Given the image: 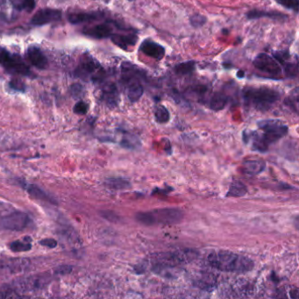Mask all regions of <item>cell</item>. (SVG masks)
<instances>
[{
    "label": "cell",
    "instance_id": "52a82bcc",
    "mask_svg": "<svg viewBox=\"0 0 299 299\" xmlns=\"http://www.w3.org/2000/svg\"><path fill=\"white\" fill-rule=\"evenodd\" d=\"M0 65L10 73L21 75H29L30 70L19 54H11L9 51L0 48Z\"/></svg>",
    "mask_w": 299,
    "mask_h": 299
},
{
    "label": "cell",
    "instance_id": "ffe728a7",
    "mask_svg": "<svg viewBox=\"0 0 299 299\" xmlns=\"http://www.w3.org/2000/svg\"><path fill=\"white\" fill-rule=\"evenodd\" d=\"M196 69V62L187 61L183 63H178L174 67V72L175 75L179 76H184L192 74Z\"/></svg>",
    "mask_w": 299,
    "mask_h": 299
},
{
    "label": "cell",
    "instance_id": "3957f363",
    "mask_svg": "<svg viewBox=\"0 0 299 299\" xmlns=\"http://www.w3.org/2000/svg\"><path fill=\"white\" fill-rule=\"evenodd\" d=\"M259 128L263 131L261 136L254 138L253 149L265 152L270 144L281 140L288 133V126L279 120H263L258 122Z\"/></svg>",
    "mask_w": 299,
    "mask_h": 299
},
{
    "label": "cell",
    "instance_id": "8d00e7d4",
    "mask_svg": "<svg viewBox=\"0 0 299 299\" xmlns=\"http://www.w3.org/2000/svg\"><path fill=\"white\" fill-rule=\"evenodd\" d=\"M237 75H238V77L241 78V77H243V76H244V72H243L242 71H240L239 72H238Z\"/></svg>",
    "mask_w": 299,
    "mask_h": 299
},
{
    "label": "cell",
    "instance_id": "4316f807",
    "mask_svg": "<svg viewBox=\"0 0 299 299\" xmlns=\"http://www.w3.org/2000/svg\"><path fill=\"white\" fill-rule=\"evenodd\" d=\"M207 23V18L202 14H194L190 18V24L194 28H200Z\"/></svg>",
    "mask_w": 299,
    "mask_h": 299
},
{
    "label": "cell",
    "instance_id": "4dcf8cb0",
    "mask_svg": "<svg viewBox=\"0 0 299 299\" xmlns=\"http://www.w3.org/2000/svg\"><path fill=\"white\" fill-rule=\"evenodd\" d=\"M34 7H35V0H21V10L31 12Z\"/></svg>",
    "mask_w": 299,
    "mask_h": 299
},
{
    "label": "cell",
    "instance_id": "d590c367",
    "mask_svg": "<svg viewBox=\"0 0 299 299\" xmlns=\"http://www.w3.org/2000/svg\"><path fill=\"white\" fill-rule=\"evenodd\" d=\"M101 215H102V217H104V219H106L107 221H118V216H117L116 214L112 213V212H109V211H104V212H101Z\"/></svg>",
    "mask_w": 299,
    "mask_h": 299
},
{
    "label": "cell",
    "instance_id": "8992f818",
    "mask_svg": "<svg viewBox=\"0 0 299 299\" xmlns=\"http://www.w3.org/2000/svg\"><path fill=\"white\" fill-rule=\"evenodd\" d=\"M104 70L100 63L93 56L84 54L79 61L75 70V75L83 80H92L93 82H101L104 76Z\"/></svg>",
    "mask_w": 299,
    "mask_h": 299
},
{
    "label": "cell",
    "instance_id": "74e56055",
    "mask_svg": "<svg viewBox=\"0 0 299 299\" xmlns=\"http://www.w3.org/2000/svg\"><path fill=\"white\" fill-rule=\"evenodd\" d=\"M129 1H134V0H129Z\"/></svg>",
    "mask_w": 299,
    "mask_h": 299
},
{
    "label": "cell",
    "instance_id": "d6a6232c",
    "mask_svg": "<svg viewBox=\"0 0 299 299\" xmlns=\"http://www.w3.org/2000/svg\"><path fill=\"white\" fill-rule=\"evenodd\" d=\"M40 244L44 246V247H47L49 249H54L57 246V241L54 239H52V238H47V239H43L40 241Z\"/></svg>",
    "mask_w": 299,
    "mask_h": 299
},
{
    "label": "cell",
    "instance_id": "7402d4cb",
    "mask_svg": "<svg viewBox=\"0 0 299 299\" xmlns=\"http://www.w3.org/2000/svg\"><path fill=\"white\" fill-rule=\"evenodd\" d=\"M105 186L112 190H126L131 187V183L126 179L124 178H109L105 181Z\"/></svg>",
    "mask_w": 299,
    "mask_h": 299
},
{
    "label": "cell",
    "instance_id": "603a6c76",
    "mask_svg": "<svg viewBox=\"0 0 299 299\" xmlns=\"http://www.w3.org/2000/svg\"><path fill=\"white\" fill-rule=\"evenodd\" d=\"M98 14L96 13H74L71 14L68 20L72 23V24H79V23H83V22H87V21H95L98 19Z\"/></svg>",
    "mask_w": 299,
    "mask_h": 299
},
{
    "label": "cell",
    "instance_id": "d4e9b609",
    "mask_svg": "<svg viewBox=\"0 0 299 299\" xmlns=\"http://www.w3.org/2000/svg\"><path fill=\"white\" fill-rule=\"evenodd\" d=\"M26 191H28L30 195L33 196V198H35L37 199L45 200V201L54 204V200L52 199L50 196L48 195L47 193L42 191V189H40L36 185H33V184L27 185Z\"/></svg>",
    "mask_w": 299,
    "mask_h": 299
},
{
    "label": "cell",
    "instance_id": "f1b7e54d",
    "mask_svg": "<svg viewBox=\"0 0 299 299\" xmlns=\"http://www.w3.org/2000/svg\"><path fill=\"white\" fill-rule=\"evenodd\" d=\"M138 145H139V141H138L137 137L133 136V135H129L128 137L124 138L123 142H122V146L128 148V149L136 148Z\"/></svg>",
    "mask_w": 299,
    "mask_h": 299
},
{
    "label": "cell",
    "instance_id": "44dd1931",
    "mask_svg": "<svg viewBox=\"0 0 299 299\" xmlns=\"http://www.w3.org/2000/svg\"><path fill=\"white\" fill-rule=\"evenodd\" d=\"M248 192V188L245 184L241 183L239 180L233 181V183L231 184V186L229 188L228 192H227V197L230 198H241L245 196Z\"/></svg>",
    "mask_w": 299,
    "mask_h": 299
},
{
    "label": "cell",
    "instance_id": "e575fe53",
    "mask_svg": "<svg viewBox=\"0 0 299 299\" xmlns=\"http://www.w3.org/2000/svg\"><path fill=\"white\" fill-rule=\"evenodd\" d=\"M71 270H72V267L69 266V265H62V266L58 267L54 272L58 274H66L71 273Z\"/></svg>",
    "mask_w": 299,
    "mask_h": 299
},
{
    "label": "cell",
    "instance_id": "ba28073f",
    "mask_svg": "<svg viewBox=\"0 0 299 299\" xmlns=\"http://www.w3.org/2000/svg\"><path fill=\"white\" fill-rule=\"evenodd\" d=\"M253 64L259 71L271 75H278L282 73V67L277 60L266 53L258 54L253 59Z\"/></svg>",
    "mask_w": 299,
    "mask_h": 299
},
{
    "label": "cell",
    "instance_id": "5bb4252c",
    "mask_svg": "<svg viewBox=\"0 0 299 299\" xmlns=\"http://www.w3.org/2000/svg\"><path fill=\"white\" fill-rule=\"evenodd\" d=\"M26 54H27V58L29 60L30 63L39 70H45L49 65L46 55L44 54L42 50L39 47L31 45L27 49Z\"/></svg>",
    "mask_w": 299,
    "mask_h": 299
},
{
    "label": "cell",
    "instance_id": "9c48e42d",
    "mask_svg": "<svg viewBox=\"0 0 299 299\" xmlns=\"http://www.w3.org/2000/svg\"><path fill=\"white\" fill-rule=\"evenodd\" d=\"M30 219L24 212H15L4 217L1 221L3 227L12 231H22L29 224Z\"/></svg>",
    "mask_w": 299,
    "mask_h": 299
},
{
    "label": "cell",
    "instance_id": "cb8c5ba5",
    "mask_svg": "<svg viewBox=\"0 0 299 299\" xmlns=\"http://www.w3.org/2000/svg\"><path fill=\"white\" fill-rule=\"evenodd\" d=\"M154 118L159 124H166L171 120V114L164 105L159 104L154 109Z\"/></svg>",
    "mask_w": 299,
    "mask_h": 299
},
{
    "label": "cell",
    "instance_id": "9a60e30c",
    "mask_svg": "<svg viewBox=\"0 0 299 299\" xmlns=\"http://www.w3.org/2000/svg\"><path fill=\"white\" fill-rule=\"evenodd\" d=\"M83 33L90 37L104 39L112 36L113 34V27L109 23H102L86 28Z\"/></svg>",
    "mask_w": 299,
    "mask_h": 299
},
{
    "label": "cell",
    "instance_id": "4fadbf2b",
    "mask_svg": "<svg viewBox=\"0 0 299 299\" xmlns=\"http://www.w3.org/2000/svg\"><path fill=\"white\" fill-rule=\"evenodd\" d=\"M21 0H0V18L6 21L14 20L15 13L21 10Z\"/></svg>",
    "mask_w": 299,
    "mask_h": 299
},
{
    "label": "cell",
    "instance_id": "ac0fdd59",
    "mask_svg": "<svg viewBox=\"0 0 299 299\" xmlns=\"http://www.w3.org/2000/svg\"><path fill=\"white\" fill-rule=\"evenodd\" d=\"M265 169V162L262 160H248L242 163V173L248 176L257 175Z\"/></svg>",
    "mask_w": 299,
    "mask_h": 299
},
{
    "label": "cell",
    "instance_id": "d6986e66",
    "mask_svg": "<svg viewBox=\"0 0 299 299\" xmlns=\"http://www.w3.org/2000/svg\"><path fill=\"white\" fill-rule=\"evenodd\" d=\"M228 98L225 94L222 92H215L209 101V107L212 111L220 112L225 107Z\"/></svg>",
    "mask_w": 299,
    "mask_h": 299
},
{
    "label": "cell",
    "instance_id": "83f0119b",
    "mask_svg": "<svg viewBox=\"0 0 299 299\" xmlns=\"http://www.w3.org/2000/svg\"><path fill=\"white\" fill-rule=\"evenodd\" d=\"M277 4L282 5L284 8L294 11L296 13H299V0H275Z\"/></svg>",
    "mask_w": 299,
    "mask_h": 299
},
{
    "label": "cell",
    "instance_id": "7a4b0ae2",
    "mask_svg": "<svg viewBox=\"0 0 299 299\" xmlns=\"http://www.w3.org/2000/svg\"><path fill=\"white\" fill-rule=\"evenodd\" d=\"M280 92L273 88L248 86L242 92V98L247 105L259 112H267L280 100Z\"/></svg>",
    "mask_w": 299,
    "mask_h": 299
},
{
    "label": "cell",
    "instance_id": "277c9868",
    "mask_svg": "<svg viewBox=\"0 0 299 299\" xmlns=\"http://www.w3.org/2000/svg\"><path fill=\"white\" fill-rule=\"evenodd\" d=\"M183 219V212L177 208H161L136 214V221L144 225L177 224Z\"/></svg>",
    "mask_w": 299,
    "mask_h": 299
},
{
    "label": "cell",
    "instance_id": "e0dca14e",
    "mask_svg": "<svg viewBox=\"0 0 299 299\" xmlns=\"http://www.w3.org/2000/svg\"><path fill=\"white\" fill-rule=\"evenodd\" d=\"M112 42L122 50H128L131 47L135 46L138 42V36L135 33L128 34H112Z\"/></svg>",
    "mask_w": 299,
    "mask_h": 299
},
{
    "label": "cell",
    "instance_id": "836d02e7",
    "mask_svg": "<svg viewBox=\"0 0 299 299\" xmlns=\"http://www.w3.org/2000/svg\"><path fill=\"white\" fill-rule=\"evenodd\" d=\"M71 94L74 96L75 98H80L83 94V88L80 84H73L71 88Z\"/></svg>",
    "mask_w": 299,
    "mask_h": 299
},
{
    "label": "cell",
    "instance_id": "2e32d148",
    "mask_svg": "<svg viewBox=\"0 0 299 299\" xmlns=\"http://www.w3.org/2000/svg\"><path fill=\"white\" fill-rule=\"evenodd\" d=\"M102 100H104L105 104L113 107L116 106L119 102V92L117 86L112 83H104L102 87Z\"/></svg>",
    "mask_w": 299,
    "mask_h": 299
},
{
    "label": "cell",
    "instance_id": "30bf717a",
    "mask_svg": "<svg viewBox=\"0 0 299 299\" xmlns=\"http://www.w3.org/2000/svg\"><path fill=\"white\" fill-rule=\"evenodd\" d=\"M62 13L56 9H42L38 11L31 20V24L34 25H44L60 21Z\"/></svg>",
    "mask_w": 299,
    "mask_h": 299
},
{
    "label": "cell",
    "instance_id": "484cf974",
    "mask_svg": "<svg viewBox=\"0 0 299 299\" xmlns=\"http://www.w3.org/2000/svg\"><path fill=\"white\" fill-rule=\"evenodd\" d=\"M9 248L13 252H26V251H29L32 249V245H31L30 242L16 241L10 243Z\"/></svg>",
    "mask_w": 299,
    "mask_h": 299
},
{
    "label": "cell",
    "instance_id": "5b68a950",
    "mask_svg": "<svg viewBox=\"0 0 299 299\" xmlns=\"http://www.w3.org/2000/svg\"><path fill=\"white\" fill-rule=\"evenodd\" d=\"M121 72L122 81L127 89V98L132 103H136L141 100L144 93V87L138 79L139 77L136 76L137 71H134V66L132 64L123 63L121 66Z\"/></svg>",
    "mask_w": 299,
    "mask_h": 299
},
{
    "label": "cell",
    "instance_id": "6da1fadb",
    "mask_svg": "<svg viewBox=\"0 0 299 299\" xmlns=\"http://www.w3.org/2000/svg\"><path fill=\"white\" fill-rule=\"evenodd\" d=\"M208 262L214 269L223 272L245 274L254 268L253 260L228 250L213 252L208 256Z\"/></svg>",
    "mask_w": 299,
    "mask_h": 299
},
{
    "label": "cell",
    "instance_id": "1f68e13d",
    "mask_svg": "<svg viewBox=\"0 0 299 299\" xmlns=\"http://www.w3.org/2000/svg\"><path fill=\"white\" fill-rule=\"evenodd\" d=\"M9 86L12 88L14 91L16 92H24L25 91V85L24 83L19 81V80H13L12 82H10L9 83Z\"/></svg>",
    "mask_w": 299,
    "mask_h": 299
},
{
    "label": "cell",
    "instance_id": "7c38bea8",
    "mask_svg": "<svg viewBox=\"0 0 299 299\" xmlns=\"http://www.w3.org/2000/svg\"><path fill=\"white\" fill-rule=\"evenodd\" d=\"M246 17L249 21L259 20L262 18H268L273 21H282V22H284L288 20V15L285 13H281L278 11H265V10L263 11V10H258V9L250 10L246 13Z\"/></svg>",
    "mask_w": 299,
    "mask_h": 299
},
{
    "label": "cell",
    "instance_id": "8fae6325",
    "mask_svg": "<svg viewBox=\"0 0 299 299\" xmlns=\"http://www.w3.org/2000/svg\"><path fill=\"white\" fill-rule=\"evenodd\" d=\"M140 51L146 55L150 56L151 58L155 59L157 61H161L166 53L164 47L150 39L142 42L140 46Z\"/></svg>",
    "mask_w": 299,
    "mask_h": 299
},
{
    "label": "cell",
    "instance_id": "f546056e",
    "mask_svg": "<svg viewBox=\"0 0 299 299\" xmlns=\"http://www.w3.org/2000/svg\"><path fill=\"white\" fill-rule=\"evenodd\" d=\"M88 109L89 106L88 104L83 102V101H79L78 103H76L74 106V112L75 114H78V115H84L86 114L88 112Z\"/></svg>",
    "mask_w": 299,
    "mask_h": 299
}]
</instances>
